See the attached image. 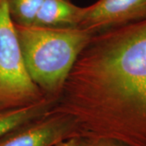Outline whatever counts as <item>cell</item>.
I'll list each match as a JSON object with an SVG mask.
<instances>
[{"label": "cell", "mask_w": 146, "mask_h": 146, "mask_svg": "<svg viewBox=\"0 0 146 146\" xmlns=\"http://www.w3.org/2000/svg\"><path fill=\"white\" fill-rule=\"evenodd\" d=\"M146 18V0H98L84 7L79 28L94 34Z\"/></svg>", "instance_id": "5b68a950"}, {"label": "cell", "mask_w": 146, "mask_h": 146, "mask_svg": "<svg viewBox=\"0 0 146 146\" xmlns=\"http://www.w3.org/2000/svg\"><path fill=\"white\" fill-rule=\"evenodd\" d=\"M49 112L74 136L146 146V18L94 34Z\"/></svg>", "instance_id": "6da1fadb"}, {"label": "cell", "mask_w": 146, "mask_h": 146, "mask_svg": "<svg viewBox=\"0 0 146 146\" xmlns=\"http://www.w3.org/2000/svg\"><path fill=\"white\" fill-rule=\"evenodd\" d=\"M56 100L46 98L35 104L16 109H0V137L28 123L42 117L54 106Z\"/></svg>", "instance_id": "52a82bcc"}, {"label": "cell", "mask_w": 146, "mask_h": 146, "mask_svg": "<svg viewBox=\"0 0 146 146\" xmlns=\"http://www.w3.org/2000/svg\"><path fill=\"white\" fill-rule=\"evenodd\" d=\"M84 7L71 0H44L33 25L46 28H79Z\"/></svg>", "instance_id": "8992f818"}, {"label": "cell", "mask_w": 146, "mask_h": 146, "mask_svg": "<svg viewBox=\"0 0 146 146\" xmlns=\"http://www.w3.org/2000/svg\"><path fill=\"white\" fill-rule=\"evenodd\" d=\"M83 146H127L119 142V141L110 140V139H83Z\"/></svg>", "instance_id": "9c48e42d"}, {"label": "cell", "mask_w": 146, "mask_h": 146, "mask_svg": "<svg viewBox=\"0 0 146 146\" xmlns=\"http://www.w3.org/2000/svg\"><path fill=\"white\" fill-rule=\"evenodd\" d=\"M11 18L20 26H32L44 0H7Z\"/></svg>", "instance_id": "ba28073f"}, {"label": "cell", "mask_w": 146, "mask_h": 146, "mask_svg": "<svg viewBox=\"0 0 146 146\" xmlns=\"http://www.w3.org/2000/svg\"><path fill=\"white\" fill-rule=\"evenodd\" d=\"M15 26L29 76L46 97L57 101L94 33L81 28Z\"/></svg>", "instance_id": "7a4b0ae2"}, {"label": "cell", "mask_w": 146, "mask_h": 146, "mask_svg": "<svg viewBox=\"0 0 146 146\" xmlns=\"http://www.w3.org/2000/svg\"><path fill=\"white\" fill-rule=\"evenodd\" d=\"M74 131L70 117L48 112L0 137V146H54L74 136Z\"/></svg>", "instance_id": "277c9868"}, {"label": "cell", "mask_w": 146, "mask_h": 146, "mask_svg": "<svg viewBox=\"0 0 146 146\" xmlns=\"http://www.w3.org/2000/svg\"><path fill=\"white\" fill-rule=\"evenodd\" d=\"M46 97L27 71L7 0H0V109H16Z\"/></svg>", "instance_id": "3957f363"}, {"label": "cell", "mask_w": 146, "mask_h": 146, "mask_svg": "<svg viewBox=\"0 0 146 146\" xmlns=\"http://www.w3.org/2000/svg\"><path fill=\"white\" fill-rule=\"evenodd\" d=\"M54 146H83V139L77 136H72L58 142Z\"/></svg>", "instance_id": "30bf717a"}]
</instances>
